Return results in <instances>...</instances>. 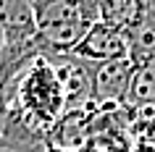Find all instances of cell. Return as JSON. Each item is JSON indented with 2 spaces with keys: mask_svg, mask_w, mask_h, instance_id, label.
<instances>
[{
  "mask_svg": "<svg viewBox=\"0 0 155 152\" xmlns=\"http://www.w3.org/2000/svg\"><path fill=\"white\" fill-rule=\"evenodd\" d=\"M55 66L61 84L66 92V113L90 110L95 105V66L90 60H82L74 53L68 55H45Z\"/></svg>",
  "mask_w": 155,
  "mask_h": 152,
  "instance_id": "3",
  "label": "cell"
},
{
  "mask_svg": "<svg viewBox=\"0 0 155 152\" xmlns=\"http://www.w3.org/2000/svg\"><path fill=\"white\" fill-rule=\"evenodd\" d=\"M129 105H137V108L155 105V58L137 66L129 89Z\"/></svg>",
  "mask_w": 155,
  "mask_h": 152,
  "instance_id": "7",
  "label": "cell"
},
{
  "mask_svg": "<svg viewBox=\"0 0 155 152\" xmlns=\"http://www.w3.org/2000/svg\"><path fill=\"white\" fill-rule=\"evenodd\" d=\"M3 45H5V34H3V29H0V53H3Z\"/></svg>",
  "mask_w": 155,
  "mask_h": 152,
  "instance_id": "10",
  "label": "cell"
},
{
  "mask_svg": "<svg viewBox=\"0 0 155 152\" xmlns=\"http://www.w3.org/2000/svg\"><path fill=\"white\" fill-rule=\"evenodd\" d=\"M34 26L45 55H68L97 18L82 0H32Z\"/></svg>",
  "mask_w": 155,
  "mask_h": 152,
  "instance_id": "1",
  "label": "cell"
},
{
  "mask_svg": "<svg viewBox=\"0 0 155 152\" xmlns=\"http://www.w3.org/2000/svg\"><path fill=\"white\" fill-rule=\"evenodd\" d=\"M40 55H45L40 37L5 40V45H3V53H0V131H3L5 121H8V113L16 102L21 76Z\"/></svg>",
  "mask_w": 155,
  "mask_h": 152,
  "instance_id": "2",
  "label": "cell"
},
{
  "mask_svg": "<svg viewBox=\"0 0 155 152\" xmlns=\"http://www.w3.org/2000/svg\"><path fill=\"white\" fill-rule=\"evenodd\" d=\"M145 13H147V0H105L100 5L97 21L110 24L129 34L134 26L145 21Z\"/></svg>",
  "mask_w": 155,
  "mask_h": 152,
  "instance_id": "6",
  "label": "cell"
},
{
  "mask_svg": "<svg viewBox=\"0 0 155 152\" xmlns=\"http://www.w3.org/2000/svg\"><path fill=\"white\" fill-rule=\"evenodd\" d=\"M134 71H137V66L131 63V58L97 63L95 66V105L110 108V105H118V102H129Z\"/></svg>",
  "mask_w": 155,
  "mask_h": 152,
  "instance_id": "5",
  "label": "cell"
},
{
  "mask_svg": "<svg viewBox=\"0 0 155 152\" xmlns=\"http://www.w3.org/2000/svg\"><path fill=\"white\" fill-rule=\"evenodd\" d=\"M74 55L90 60V63H110V60H124L129 58V34L116 29L110 24H92L79 47L74 50Z\"/></svg>",
  "mask_w": 155,
  "mask_h": 152,
  "instance_id": "4",
  "label": "cell"
},
{
  "mask_svg": "<svg viewBox=\"0 0 155 152\" xmlns=\"http://www.w3.org/2000/svg\"><path fill=\"white\" fill-rule=\"evenodd\" d=\"M45 152H79V150H66V147H58V144H48Z\"/></svg>",
  "mask_w": 155,
  "mask_h": 152,
  "instance_id": "9",
  "label": "cell"
},
{
  "mask_svg": "<svg viewBox=\"0 0 155 152\" xmlns=\"http://www.w3.org/2000/svg\"><path fill=\"white\" fill-rule=\"evenodd\" d=\"M84 5H87V8L92 11V13H95V18L100 16V5H103V3H105V0H82Z\"/></svg>",
  "mask_w": 155,
  "mask_h": 152,
  "instance_id": "8",
  "label": "cell"
}]
</instances>
